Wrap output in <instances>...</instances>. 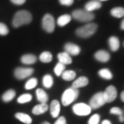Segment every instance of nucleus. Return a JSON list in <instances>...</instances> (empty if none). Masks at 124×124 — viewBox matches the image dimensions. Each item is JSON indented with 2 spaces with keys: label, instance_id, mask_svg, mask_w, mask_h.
<instances>
[{
  "label": "nucleus",
  "instance_id": "nucleus-1",
  "mask_svg": "<svg viewBox=\"0 0 124 124\" xmlns=\"http://www.w3.org/2000/svg\"><path fill=\"white\" fill-rule=\"evenodd\" d=\"M32 17L28 11L23 10H19L15 15L13 20V25L15 28L21 26L24 24L30 23L32 22Z\"/></svg>",
  "mask_w": 124,
  "mask_h": 124
},
{
  "label": "nucleus",
  "instance_id": "nucleus-2",
  "mask_svg": "<svg viewBox=\"0 0 124 124\" xmlns=\"http://www.w3.org/2000/svg\"><path fill=\"white\" fill-rule=\"evenodd\" d=\"M79 91L77 88H75L72 87V88L67 89L62 94V104L64 106H69L77 99V97H79Z\"/></svg>",
  "mask_w": 124,
  "mask_h": 124
},
{
  "label": "nucleus",
  "instance_id": "nucleus-3",
  "mask_svg": "<svg viewBox=\"0 0 124 124\" xmlns=\"http://www.w3.org/2000/svg\"><path fill=\"white\" fill-rule=\"evenodd\" d=\"M97 25L94 23H89L80 27L76 31L77 35L82 38H88L94 35L97 30Z\"/></svg>",
  "mask_w": 124,
  "mask_h": 124
},
{
  "label": "nucleus",
  "instance_id": "nucleus-4",
  "mask_svg": "<svg viewBox=\"0 0 124 124\" xmlns=\"http://www.w3.org/2000/svg\"><path fill=\"white\" fill-rule=\"evenodd\" d=\"M72 15L76 20L79 21L81 22H88L93 20L95 16L94 14L92 12H88L85 10L77 9L72 12Z\"/></svg>",
  "mask_w": 124,
  "mask_h": 124
},
{
  "label": "nucleus",
  "instance_id": "nucleus-5",
  "mask_svg": "<svg viewBox=\"0 0 124 124\" xmlns=\"http://www.w3.org/2000/svg\"><path fill=\"white\" fill-rule=\"evenodd\" d=\"M105 103H106L105 98L103 96V93L100 92L95 94L90 101V106L91 109H98L100 107L103 106Z\"/></svg>",
  "mask_w": 124,
  "mask_h": 124
},
{
  "label": "nucleus",
  "instance_id": "nucleus-6",
  "mask_svg": "<svg viewBox=\"0 0 124 124\" xmlns=\"http://www.w3.org/2000/svg\"><path fill=\"white\" fill-rule=\"evenodd\" d=\"M72 110L74 113L78 116H87L91 112V108L89 105L84 103H76L72 106Z\"/></svg>",
  "mask_w": 124,
  "mask_h": 124
},
{
  "label": "nucleus",
  "instance_id": "nucleus-7",
  "mask_svg": "<svg viewBox=\"0 0 124 124\" xmlns=\"http://www.w3.org/2000/svg\"><path fill=\"white\" fill-rule=\"evenodd\" d=\"M42 27L47 32L51 33L54 31L55 21L53 15L50 14L45 15L42 19Z\"/></svg>",
  "mask_w": 124,
  "mask_h": 124
},
{
  "label": "nucleus",
  "instance_id": "nucleus-8",
  "mask_svg": "<svg viewBox=\"0 0 124 124\" xmlns=\"http://www.w3.org/2000/svg\"><path fill=\"white\" fill-rule=\"evenodd\" d=\"M34 72V69L32 68H17L15 70V76L18 79H23L31 77Z\"/></svg>",
  "mask_w": 124,
  "mask_h": 124
},
{
  "label": "nucleus",
  "instance_id": "nucleus-9",
  "mask_svg": "<svg viewBox=\"0 0 124 124\" xmlns=\"http://www.w3.org/2000/svg\"><path fill=\"white\" fill-rule=\"evenodd\" d=\"M103 96L106 103H110L117 97V90L114 85H109L103 93Z\"/></svg>",
  "mask_w": 124,
  "mask_h": 124
},
{
  "label": "nucleus",
  "instance_id": "nucleus-10",
  "mask_svg": "<svg viewBox=\"0 0 124 124\" xmlns=\"http://www.w3.org/2000/svg\"><path fill=\"white\" fill-rule=\"evenodd\" d=\"M66 53L72 56H76L80 53L81 49L79 46L72 43H67L64 46Z\"/></svg>",
  "mask_w": 124,
  "mask_h": 124
},
{
  "label": "nucleus",
  "instance_id": "nucleus-11",
  "mask_svg": "<svg viewBox=\"0 0 124 124\" xmlns=\"http://www.w3.org/2000/svg\"><path fill=\"white\" fill-rule=\"evenodd\" d=\"M94 57L99 62L105 63V62H108L110 60V55L109 53H108L106 50H100L94 54Z\"/></svg>",
  "mask_w": 124,
  "mask_h": 124
},
{
  "label": "nucleus",
  "instance_id": "nucleus-12",
  "mask_svg": "<svg viewBox=\"0 0 124 124\" xmlns=\"http://www.w3.org/2000/svg\"><path fill=\"white\" fill-rule=\"evenodd\" d=\"M50 112L53 117L57 118L60 112V103L57 100H53L50 106Z\"/></svg>",
  "mask_w": 124,
  "mask_h": 124
},
{
  "label": "nucleus",
  "instance_id": "nucleus-13",
  "mask_svg": "<svg viewBox=\"0 0 124 124\" xmlns=\"http://www.w3.org/2000/svg\"><path fill=\"white\" fill-rule=\"evenodd\" d=\"M101 1L97 0H92L88 1L85 6V10L88 12H93V10H98L101 7Z\"/></svg>",
  "mask_w": 124,
  "mask_h": 124
},
{
  "label": "nucleus",
  "instance_id": "nucleus-14",
  "mask_svg": "<svg viewBox=\"0 0 124 124\" xmlns=\"http://www.w3.org/2000/svg\"><path fill=\"white\" fill-rule=\"evenodd\" d=\"M89 80L86 77H80L72 83V87L79 89V88L85 87L88 84Z\"/></svg>",
  "mask_w": 124,
  "mask_h": 124
},
{
  "label": "nucleus",
  "instance_id": "nucleus-15",
  "mask_svg": "<svg viewBox=\"0 0 124 124\" xmlns=\"http://www.w3.org/2000/svg\"><path fill=\"white\" fill-rule=\"evenodd\" d=\"M48 110V106L46 103H40V104H38L33 108L32 112L35 115H39L45 113Z\"/></svg>",
  "mask_w": 124,
  "mask_h": 124
},
{
  "label": "nucleus",
  "instance_id": "nucleus-16",
  "mask_svg": "<svg viewBox=\"0 0 124 124\" xmlns=\"http://www.w3.org/2000/svg\"><path fill=\"white\" fill-rule=\"evenodd\" d=\"M36 95L37 100L41 103H46V102L48 101V96L43 89H37L36 90Z\"/></svg>",
  "mask_w": 124,
  "mask_h": 124
},
{
  "label": "nucleus",
  "instance_id": "nucleus-17",
  "mask_svg": "<svg viewBox=\"0 0 124 124\" xmlns=\"http://www.w3.org/2000/svg\"><path fill=\"white\" fill-rule=\"evenodd\" d=\"M21 61L23 64L26 65H31L37 62V57L35 55L32 54H26L23 55L21 58Z\"/></svg>",
  "mask_w": 124,
  "mask_h": 124
},
{
  "label": "nucleus",
  "instance_id": "nucleus-18",
  "mask_svg": "<svg viewBox=\"0 0 124 124\" xmlns=\"http://www.w3.org/2000/svg\"><path fill=\"white\" fill-rule=\"evenodd\" d=\"M57 58L59 62H61L65 65H68V64H70L72 63V58H71L70 55L68 54L66 52L60 53L58 54Z\"/></svg>",
  "mask_w": 124,
  "mask_h": 124
},
{
  "label": "nucleus",
  "instance_id": "nucleus-19",
  "mask_svg": "<svg viewBox=\"0 0 124 124\" xmlns=\"http://www.w3.org/2000/svg\"><path fill=\"white\" fill-rule=\"evenodd\" d=\"M108 43H109V46L111 50L116 51V50H118V49L119 48V40L116 37H114V36L110 37L109 40H108Z\"/></svg>",
  "mask_w": 124,
  "mask_h": 124
},
{
  "label": "nucleus",
  "instance_id": "nucleus-20",
  "mask_svg": "<svg viewBox=\"0 0 124 124\" xmlns=\"http://www.w3.org/2000/svg\"><path fill=\"white\" fill-rule=\"evenodd\" d=\"M15 117L19 120L21 122L26 124H31L32 123V119L30 116L23 112H17L15 114Z\"/></svg>",
  "mask_w": 124,
  "mask_h": 124
},
{
  "label": "nucleus",
  "instance_id": "nucleus-21",
  "mask_svg": "<svg viewBox=\"0 0 124 124\" xmlns=\"http://www.w3.org/2000/svg\"><path fill=\"white\" fill-rule=\"evenodd\" d=\"M16 95V93L14 90H8L2 95V100L4 102H9L12 101Z\"/></svg>",
  "mask_w": 124,
  "mask_h": 124
},
{
  "label": "nucleus",
  "instance_id": "nucleus-22",
  "mask_svg": "<svg viewBox=\"0 0 124 124\" xmlns=\"http://www.w3.org/2000/svg\"><path fill=\"white\" fill-rule=\"evenodd\" d=\"M71 21V16L69 15H63L58 18L57 24L59 26H64Z\"/></svg>",
  "mask_w": 124,
  "mask_h": 124
},
{
  "label": "nucleus",
  "instance_id": "nucleus-23",
  "mask_svg": "<svg viewBox=\"0 0 124 124\" xmlns=\"http://www.w3.org/2000/svg\"><path fill=\"white\" fill-rule=\"evenodd\" d=\"M62 78L65 81H72L76 77V73L73 70H65L62 73Z\"/></svg>",
  "mask_w": 124,
  "mask_h": 124
},
{
  "label": "nucleus",
  "instance_id": "nucleus-24",
  "mask_svg": "<svg viewBox=\"0 0 124 124\" xmlns=\"http://www.w3.org/2000/svg\"><path fill=\"white\" fill-rule=\"evenodd\" d=\"M110 13L112 16L116 18H121L124 16V8L116 7L111 10Z\"/></svg>",
  "mask_w": 124,
  "mask_h": 124
},
{
  "label": "nucleus",
  "instance_id": "nucleus-25",
  "mask_svg": "<svg viewBox=\"0 0 124 124\" xmlns=\"http://www.w3.org/2000/svg\"><path fill=\"white\" fill-rule=\"evenodd\" d=\"M110 113L112 115H116L119 116L120 122H124V116L123 110L118 107H113L110 110Z\"/></svg>",
  "mask_w": 124,
  "mask_h": 124
},
{
  "label": "nucleus",
  "instance_id": "nucleus-26",
  "mask_svg": "<svg viewBox=\"0 0 124 124\" xmlns=\"http://www.w3.org/2000/svg\"><path fill=\"white\" fill-rule=\"evenodd\" d=\"M99 75L104 79L110 80L112 79V74L108 68H103L99 71Z\"/></svg>",
  "mask_w": 124,
  "mask_h": 124
},
{
  "label": "nucleus",
  "instance_id": "nucleus-27",
  "mask_svg": "<svg viewBox=\"0 0 124 124\" xmlns=\"http://www.w3.org/2000/svg\"><path fill=\"white\" fill-rule=\"evenodd\" d=\"M39 59L43 63H49L53 60V54L50 52L46 51L40 54Z\"/></svg>",
  "mask_w": 124,
  "mask_h": 124
},
{
  "label": "nucleus",
  "instance_id": "nucleus-28",
  "mask_svg": "<svg viewBox=\"0 0 124 124\" xmlns=\"http://www.w3.org/2000/svg\"><path fill=\"white\" fill-rule=\"evenodd\" d=\"M43 85L45 88H50L53 85V78L50 75H46L43 78Z\"/></svg>",
  "mask_w": 124,
  "mask_h": 124
},
{
  "label": "nucleus",
  "instance_id": "nucleus-29",
  "mask_svg": "<svg viewBox=\"0 0 124 124\" xmlns=\"http://www.w3.org/2000/svg\"><path fill=\"white\" fill-rule=\"evenodd\" d=\"M65 69H66V65L62 63L61 62H59L54 67V72L56 75L59 77V76L62 75V73L65 71Z\"/></svg>",
  "mask_w": 124,
  "mask_h": 124
},
{
  "label": "nucleus",
  "instance_id": "nucleus-30",
  "mask_svg": "<svg viewBox=\"0 0 124 124\" xmlns=\"http://www.w3.org/2000/svg\"><path fill=\"white\" fill-rule=\"evenodd\" d=\"M32 99V95L30 94H23L22 95H21L17 99V102L19 103H26L28 102L31 101Z\"/></svg>",
  "mask_w": 124,
  "mask_h": 124
},
{
  "label": "nucleus",
  "instance_id": "nucleus-31",
  "mask_svg": "<svg viewBox=\"0 0 124 124\" xmlns=\"http://www.w3.org/2000/svg\"><path fill=\"white\" fill-rule=\"evenodd\" d=\"M38 81L36 78H31L28 80L25 84V88L26 90H31L37 86Z\"/></svg>",
  "mask_w": 124,
  "mask_h": 124
},
{
  "label": "nucleus",
  "instance_id": "nucleus-32",
  "mask_svg": "<svg viewBox=\"0 0 124 124\" xmlns=\"http://www.w3.org/2000/svg\"><path fill=\"white\" fill-rule=\"evenodd\" d=\"M100 121V116L98 114L93 115L88 121V124H99Z\"/></svg>",
  "mask_w": 124,
  "mask_h": 124
},
{
  "label": "nucleus",
  "instance_id": "nucleus-33",
  "mask_svg": "<svg viewBox=\"0 0 124 124\" xmlns=\"http://www.w3.org/2000/svg\"><path fill=\"white\" fill-rule=\"evenodd\" d=\"M9 32V30L6 25L3 23H0V35H6Z\"/></svg>",
  "mask_w": 124,
  "mask_h": 124
},
{
  "label": "nucleus",
  "instance_id": "nucleus-34",
  "mask_svg": "<svg viewBox=\"0 0 124 124\" xmlns=\"http://www.w3.org/2000/svg\"><path fill=\"white\" fill-rule=\"evenodd\" d=\"M74 0H59V3L62 5L69 6L73 4Z\"/></svg>",
  "mask_w": 124,
  "mask_h": 124
},
{
  "label": "nucleus",
  "instance_id": "nucleus-35",
  "mask_svg": "<svg viewBox=\"0 0 124 124\" xmlns=\"http://www.w3.org/2000/svg\"><path fill=\"white\" fill-rule=\"evenodd\" d=\"M54 124H66V120L64 116H60L59 118H58Z\"/></svg>",
  "mask_w": 124,
  "mask_h": 124
},
{
  "label": "nucleus",
  "instance_id": "nucleus-36",
  "mask_svg": "<svg viewBox=\"0 0 124 124\" xmlns=\"http://www.w3.org/2000/svg\"><path fill=\"white\" fill-rule=\"evenodd\" d=\"M14 4L22 5L26 2V0H10Z\"/></svg>",
  "mask_w": 124,
  "mask_h": 124
},
{
  "label": "nucleus",
  "instance_id": "nucleus-37",
  "mask_svg": "<svg viewBox=\"0 0 124 124\" xmlns=\"http://www.w3.org/2000/svg\"><path fill=\"white\" fill-rule=\"evenodd\" d=\"M101 124H112V123H111L109 120L106 119V120H103V121H102Z\"/></svg>",
  "mask_w": 124,
  "mask_h": 124
},
{
  "label": "nucleus",
  "instance_id": "nucleus-38",
  "mask_svg": "<svg viewBox=\"0 0 124 124\" xmlns=\"http://www.w3.org/2000/svg\"><path fill=\"white\" fill-rule=\"evenodd\" d=\"M121 99L122 101L124 102V91H123L122 93H121Z\"/></svg>",
  "mask_w": 124,
  "mask_h": 124
},
{
  "label": "nucleus",
  "instance_id": "nucleus-39",
  "mask_svg": "<svg viewBox=\"0 0 124 124\" xmlns=\"http://www.w3.org/2000/svg\"><path fill=\"white\" fill-rule=\"evenodd\" d=\"M121 28L122 30H124V19H123V21L121 22Z\"/></svg>",
  "mask_w": 124,
  "mask_h": 124
},
{
  "label": "nucleus",
  "instance_id": "nucleus-40",
  "mask_svg": "<svg viewBox=\"0 0 124 124\" xmlns=\"http://www.w3.org/2000/svg\"><path fill=\"white\" fill-rule=\"evenodd\" d=\"M41 124H50L48 123V122H47V121H44V122H43Z\"/></svg>",
  "mask_w": 124,
  "mask_h": 124
},
{
  "label": "nucleus",
  "instance_id": "nucleus-41",
  "mask_svg": "<svg viewBox=\"0 0 124 124\" xmlns=\"http://www.w3.org/2000/svg\"><path fill=\"white\" fill-rule=\"evenodd\" d=\"M97 1H108V0H97Z\"/></svg>",
  "mask_w": 124,
  "mask_h": 124
},
{
  "label": "nucleus",
  "instance_id": "nucleus-42",
  "mask_svg": "<svg viewBox=\"0 0 124 124\" xmlns=\"http://www.w3.org/2000/svg\"></svg>",
  "mask_w": 124,
  "mask_h": 124
}]
</instances>
